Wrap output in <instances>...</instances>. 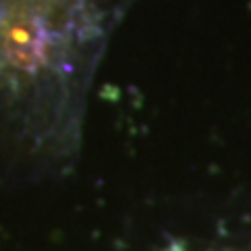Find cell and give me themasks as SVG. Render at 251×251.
Returning <instances> with one entry per match:
<instances>
[{"label": "cell", "instance_id": "cell-1", "mask_svg": "<svg viewBox=\"0 0 251 251\" xmlns=\"http://www.w3.org/2000/svg\"><path fill=\"white\" fill-rule=\"evenodd\" d=\"M49 50V31L42 19L21 15L4 31V52L15 67L34 72L44 63Z\"/></svg>", "mask_w": 251, "mask_h": 251}]
</instances>
